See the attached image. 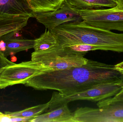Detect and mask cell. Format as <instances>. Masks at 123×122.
Masks as SVG:
<instances>
[{"label": "cell", "instance_id": "obj_1", "mask_svg": "<svg viewBox=\"0 0 123 122\" xmlns=\"http://www.w3.org/2000/svg\"><path fill=\"white\" fill-rule=\"evenodd\" d=\"M123 81L115 66L89 59L86 64L44 72L29 79L25 85L38 90H54L63 95L85 91L105 83Z\"/></svg>", "mask_w": 123, "mask_h": 122}, {"label": "cell", "instance_id": "obj_2", "mask_svg": "<svg viewBox=\"0 0 123 122\" xmlns=\"http://www.w3.org/2000/svg\"><path fill=\"white\" fill-rule=\"evenodd\" d=\"M62 47L79 44L100 46L123 53V33L93 27L83 21L66 23L51 30Z\"/></svg>", "mask_w": 123, "mask_h": 122}, {"label": "cell", "instance_id": "obj_3", "mask_svg": "<svg viewBox=\"0 0 123 122\" xmlns=\"http://www.w3.org/2000/svg\"><path fill=\"white\" fill-rule=\"evenodd\" d=\"M86 53L74 51L66 47H57L42 52H33L31 60L49 67L53 71L63 70L86 64Z\"/></svg>", "mask_w": 123, "mask_h": 122}, {"label": "cell", "instance_id": "obj_4", "mask_svg": "<svg viewBox=\"0 0 123 122\" xmlns=\"http://www.w3.org/2000/svg\"><path fill=\"white\" fill-rule=\"evenodd\" d=\"M123 86V81L105 83L85 91L67 95L54 92L50 101L49 110L69 102L79 100L98 102L112 97L119 92Z\"/></svg>", "mask_w": 123, "mask_h": 122}, {"label": "cell", "instance_id": "obj_5", "mask_svg": "<svg viewBox=\"0 0 123 122\" xmlns=\"http://www.w3.org/2000/svg\"><path fill=\"white\" fill-rule=\"evenodd\" d=\"M53 71L50 67L31 60L11 65L0 74V89L18 84L25 85L31 77Z\"/></svg>", "mask_w": 123, "mask_h": 122}, {"label": "cell", "instance_id": "obj_6", "mask_svg": "<svg viewBox=\"0 0 123 122\" xmlns=\"http://www.w3.org/2000/svg\"><path fill=\"white\" fill-rule=\"evenodd\" d=\"M87 25L104 30L123 32V11L115 7L108 9L79 10Z\"/></svg>", "mask_w": 123, "mask_h": 122}, {"label": "cell", "instance_id": "obj_7", "mask_svg": "<svg viewBox=\"0 0 123 122\" xmlns=\"http://www.w3.org/2000/svg\"><path fill=\"white\" fill-rule=\"evenodd\" d=\"M73 116L74 122H123V101L111 102L100 108H78Z\"/></svg>", "mask_w": 123, "mask_h": 122}, {"label": "cell", "instance_id": "obj_8", "mask_svg": "<svg viewBox=\"0 0 123 122\" xmlns=\"http://www.w3.org/2000/svg\"><path fill=\"white\" fill-rule=\"evenodd\" d=\"M34 17L46 29L52 30L66 23L82 21L79 10L69 5L66 0L56 11L33 13Z\"/></svg>", "mask_w": 123, "mask_h": 122}, {"label": "cell", "instance_id": "obj_9", "mask_svg": "<svg viewBox=\"0 0 123 122\" xmlns=\"http://www.w3.org/2000/svg\"><path fill=\"white\" fill-rule=\"evenodd\" d=\"M18 32H12L0 38V49L6 57L12 54L34 48L35 39L18 37Z\"/></svg>", "mask_w": 123, "mask_h": 122}, {"label": "cell", "instance_id": "obj_10", "mask_svg": "<svg viewBox=\"0 0 123 122\" xmlns=\"http://www.w3.org/2000/svg\"><path fill=\"white\" fill-rule=\"evenodd\" d=\"M46 112L35 116L30 122H74L73 113L70 111L67 104Z\"/></svg>", "mask_w": 123, "mask_h": 122}, {"label": "cell", "instance_id": "obj_11", "mask_svg": "<svg viewBox=\"0 0 123 122\" xmlns=\"http://www.w3.org/2000/svg\"><path fill=\"white\" fill-rule=\"evenodd\" d=\"M19 16L34 17L26 0H0V16Z\"/></svg>", "mask_w": 123, "mask_h": 122}, {"label": "cell", "instance_id": "obj_12", "mask_svg": "<svg viewBox=\"0 0 123 122\" xmlns=\"http://www.w3.org/2000/svg\"><path fill=\"white\" fill-rule=\"evenodd\" d=\"M30 16H0V38L8 33L21 31L27 24Z\"/></svg>", "mask_w": 123, "mask_h": 122}, {"label": "cell", "instance_id": "obj_13", "mask_svg": "<svg viewBox=\"0 0 123 122\" xmlns=\"http://www.w3.org/2000/svg\"><path fill=\"white\" fill-rule=\"evenodd\" d=\"M69 5L78 10L116 7L117 0H66Z\"/></svg>", "mask_w": 123, "mask_h": 122}, {"label": "cell", "instance_id": "obj_14", "mask_svg": "<svg viewBox=\"0 0 123 122\" xmlns=\"http://www.w3.org/2000/svg\"><path fill=\"white\" fill-rule=\"evenodd\" d=\"M33 13L54 11L60 8L66 0H26Z\"/></svg>", "mask_w": 123, "mask_h": 122}, {"label": "cell", "instance_id": "obj_15", "mask_svg": "<svg viewBox=\"0 0 123 122\" xmlns=\"http://www.w3.org/2000/svg\"><path fill=\"white\" fill-rule=\"evenodd\" d=\"M57 39L52 31L46 29L39 38L35 39L34 52H42L59 46Z\"/></svg>", "mask_w": 123, "mask_h": 122}, {"label": "cell", "instance_id": "obj_16", "mask_svg": "<svg viewBox=\"0 0 123 122\" xmlns=\"http://www.w3.org/2000/svg\"><path fill=\"white\" fill-rule=\"evenodd\" d=\"M50 102L39 105L25 109L14 112H6L5 114L13 117L21 118L34 117L47 111L49 109Z\"/></svg>", "mask_w": 123, "mask_h": 122}, {"label": "cell", "instance_id": "obj_17", "mask_svg": "<svg viewBox=\"0 0 123 122\" xmlns=\"http://www.w3.org/2000/svg\"><path fill=\"white\" fill-rule=\"evenodd\" d=\"M72 51L79 52L87 53L90 51L100 50L110 51L108 48L100 46H95L87 44H79L65 47Z\"/></svg>", "mask_w": 123, "mask_h": 122}, {"label": "cell", "instance_id": "obj_18", "mask_svg": "<svg viewBox=\"0 0 123 122\" xmlns=\"http://www.w3.org/2000/svg\"><path fill=\"white\" fill-rule=\"evenodd\" d=\"M117 101H123V86L121 90L113 97H110L98 101L97 105L99 108L109 103Z\"/></svg>", "mask_w": 123, "mask_h": 122}, {"label": "cell", "instance_id": "obj_19", "mask_svg": "<svg viewBox=\"0 0 123 122\" xmlns=\"http://www.w3.org/2000/svg\"><path fill=\"white\" fill-rule=\"evenodd\" d=\"M14 64L7 58L0 49V74L4 69Z\"/></svg>", "mask_w": 123, "mask_h": 122}, {"label": "cell", "instance_id": "obj_20", "mask_svg": "<svg viewBox=\"0 0 123 122\" xmlns=\"http://www.w3.org/2000/svg\"><path fill=\"white\" fill-rule=\"evenodd\" d=\"M115 69L123 74V61L115 65Z\"/></svg>", "mask_w": 123, "mask_h": 122}, {"label": "cell", "instance_id": "obj_21", "mask_svg": "<svg viewBox=\"0 0 123 122\" xmlns=\"http://www.w3.org/2000/svg\"><path fill=\"white\" fill-rule=\"evenodd\" d=\"M117 3L116 8L119 10L123 11V0H117Z\"/></svg>", "mask_w": 123, "mask_h": 122}, {"label": "cell", "instance_id": "obj_22", "mask_svg": "<svg viewBox=\"0 0 123 122\" xmlns=\"http://www.w3.org/2000/svg\"><path fill=\"white\" fill-rule=\"evenodd\" d=\"M4 114L3 113H1V112H0V116H1V115H3Z\"/></svg>", "mask_w": 123, "mask_h": 122}]
</instances>
